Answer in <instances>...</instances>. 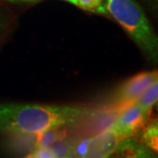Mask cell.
Instances as JSON below:
<instances>
[{"mask_svg":"<svg viewBox=\"0 0 158 158\" xmlns=\"http://www.w3.org/2000/svg\"><path fill=\"white\" fill-rule=\"evenodd\" d=\"M60 128L61 127L52 128L35 135L34 149L39 148L48 147L56 141L63 140L66 136V132L61 130Z\"/></svg>","mask_w":158,"mask_h":158,"instance_id":"obj_7","label":"cell"},{"mask_svg":"<svg viewBox=\"0 0 158 158\" xmlns=\"http://www.w3.org/2000/svg\"><path fill=\"white\" fill-rule=\"evenodd\" d=\"M107 11L148 56L158 62V37L140 6L133 0H105Z\"/></svg>","mask_w":158,"mask_h":158,"instance_id":"obj_2","label":"cell"},{"mask_svg":"<svg viewBox=\"0 0 158 158\" xmlns=\"http://www.w3.org/2000/svg\"><path fill=\"white\" fill-rule=\"evenodd\" d=\"M90 113L84 107L0 104V132L13 135H35L52 128L77 123Z\"/></svg>","mask_w":158,"mask_h":158,"instance_id":"obj_1","label":"cell"},{"mask_svg":"<svg viewBox=\"0 0 158 158\" xmlns=\"http://www.w3.org/2000/svg\"><path fill=\"white\" fill-rule=\"evenodd\" d=\"M157 103H158V102H157ZM156 108H157V112H158V104H157V107H156Z\"/></svg>","mask_w":158,"mask_h":158,"instance_id":"obj_11","label":"cell"},{"mask_svg":"<svg viewBox=\"0 0 158 158\" xmlns=\"http://www.w3.org/2000/svg\"><path fill=\"white\" fill-rule=\"evenodd\" d=\"M152 109L143 107L137 101L128 105L119 113L110 127L122 140L138 134L149 121Z\"/></svg>","mask_w":158,"mask_h":158,"instance_id":"obj_4","label":"cell"},{"mask_svg":"<svg viewBox=\"0 0 158 158\" xmlns=\"http://www.w3.org/2000/svg\"><path fill=\"white\" fill-rule=\"evenodd\" d=\"M158 78V71H146L126 81L114 96L116 106H126L135 102L141 94Z\"/></svg>","mask_w":158,"mask_h":158,"instance_id":"obj_5","label":"cell"},{"mask_svg":"<svg viewBox=\"0 0 158 158\" xmlns=\"http://www.w3.org/2000/svg\"><path fill=\"white\" fill-rule=\"evenodd\" d=\"M63 1H67V2H69V3H72L75 5V3H76V1L77 0H63Z\"/></svg>","mask_w":158,"mask_h":158,"instance_id":"obj_10","label":"cell"},{"mask_svg":"<svg viewBox=\"0 0 158 158\" xmlns=\"http://www.w3.org/2000/svg\"><path fill=\"white\" fill-rule=\"evenodd\" d=\"M121 141L122 139L117 132L109 127L101 134L75 145L74 156L108 157L117 152Z\"/></svg>","mask_w":158,"mask_h":158,"instance_id":"obj_3","label":"cell"},{"mask_svg":"<svg viewBox=\"0 0 158 158\" xmlns=\"http://www.w3.org/2000/svg\"><path fill=\"white\" fill-rule=\"evenodd\" d=\"M143 107L152 109L158 102V78L136 100Z\"/></svg>","mask_w":158,"mask_h":158,"instance_id":"obj_8","label":"cell"},{"mask_svg":"<svg viewBox=\"0 0 158 158\" xmlns=\"http://www.w3.org/2000/svg\"><path fill=\"white\" fill-rule=\"evenodd\" d=\"M104 1L105 0H77L75 5L85 11L106 14L107 12V9L106 2Z\"/></svg>","mask_w":158,"mask_h":158,"instance_id":"obj_9","label":"cell"},{"mask_svg":"<svg viewBox=\"0 0 158 158\" xmlns=\"http://www.w3.org/2000/svg\"><path fill=\"white\" fill-rule=\"evenodd\" d=\"M140 132L141 143L153 152L158 154V119L148 121Z\"/></svg>","mask_w":158,"mask_h":158,"instance_id":"obj_6","label":"cell"}]
</instances>
